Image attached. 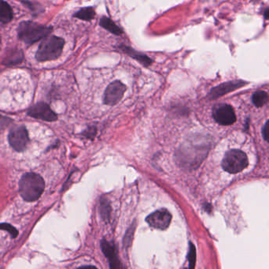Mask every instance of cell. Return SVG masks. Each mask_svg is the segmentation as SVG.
<instances>
[{
  "instance_id": "cell-1",
  "label": "cell",
  "mask_w": 269,
  "mask_h": 269,
  "mask_svg": "<svg viewBox=\"0 0 269 269\" xmlns=\"http://www.w3.org/2000/svg\"><path fill=\"white\" fill-rule=\"evenodd\" d=\"M44 187L43 178L33 172L26 174L19 181V192L26 202H36L44 193Z\"/></svg>"
},
{
  "instance_id": "cell-2",
  "label": "cell",
  "mask_w": 269,
  "mask_h": 269,
  "mask_svg": "<svg viewBox=\"0 0 269 269\" xmlns=\"http://www.w3.org/2000/svg\"><path fill=\"white\" fill-rule=\"evenodd\" d=\"M53 28L51 26H43L32 21L21 22L18 28L19 40L28 45H32L39 40L49 36Z\"/></svg>"
},
{
  "instance_id": "cell-3",
  "label": "cell",
  "mask_w": 269,
  "mask_h": 269,
  "mask_svg": "<svg viewBox=\"0 0 269 269\" xmlns=\"http://www.w3.org/2000/svg\"><path fill=\"white\" fill-rule=\"evenodd\" d=\"M65 46L63 38L57 36H48L40 43L36 53L38 62L52 61L59 58Z\"/></svg>"
},
{
  "instance_id": "cell-4",
  "label": "cell",
  "mask_w": 269,
  "mask_h": 269,
  "mask_svg": "<svg viewBox=\"0 0 269 269\" xmlns=\"http://www.w3.org/2000/svg\"><path fill=\"white\" fill-rule=\"evenodd\" d=\"M249 161L245 152L239 149H232L227 151L222 161L224 171L231 174L241 172L247 168Z\"/></svg>"
},
{
  "instance_id": "cell-5",
  "label": "cell",
  "mask_w": 269,
  "mask_h": 269,
  "mask_svg": "<svg viewBox=\"0 0 269 269\" xmlns=\"http://www.w3.org/2000/svg\"><path fill=\"white\" fill-rule=\"evenodd\" d=\"M10 146L18 151H24L29 142L28 131L24 126H16L10 130L8 135Z\"/></svg>"
},
{
  "instance_id": "cell-6",
  "label": "cell",
  "mask_w": 269,
  "mask_h": 269,
  "mask_svg": "<svg viewBox=\"0 0 269 269\" xmlns=\"http://www.w3.org/2000/svg\"><path fill=\"white\" fill-rule=\"evenodd\" d=\"M127 87L121 81H114L107 86L103 96V102L107 105L113 106L121 101Z\"/></svg>"
},
{
  "instance_id": "cell-7",
  "label": "cell",
  "mask_w": 269,
  "mask_h": 269,
  "mask_svg": "<svg viewBox=\"0 0 269 269\" xmlns=\"http://www.w3.org/2000/svg\"><path fill=\"white\" fill-rule=\"evenodd\" d=\"M213 116L218 123L229 126L235 123L236 116L232 106L228 104H218L213 110Z\"/></svg>"
},
{
  "instance_id": "cell-8",
  "label": "cell",
  "mask_w": 269,
  "mask_h": 269,
  "mask_svg": "<svg viewBox=\"0 0 269 269\" xmlns=\"http://www.w3.org/2000/svg\"><path fill=\"white\" fill-rule=\"evenodd\" d=\"M249 84V82H245L242 80L231 81V82H224L219 86L214 87L210 90V93L208 95V98L210 100H216L217 98L220 97L233 92L239 89L242 88L244 86Z\"/></svg>"
},
{
  "instance_id": "cell-9",
  "label": "cell",
  "mask_w": 269,
  "mask_h": 269,
  "mask_svg": "<svg viewBox=\"0 0 269 269\" xmlns=\"http://www.w3.org/2000/svg\"><path fill=\"white\" fill-rule=\"evenodd\" d=\"M147 223L151 227L156 229L165 230L170 225L172 215L166 209H160L153 212L147 216Z\"/></svg>"
},
{
  "instance_id": "cell-10",
  "label": "cell",
  "mask_w": 269,
  "mask_h": 269,
  "mask_svg": "<svg viewBox=\"0 0 269 269\" xmlns=\"http://www.w3.org/2000/svg\"><path fill=\"white\" fill-rule=\"evenodd\" d=\"M28 116H32L33 118L44 120L48 122H53L57 120V116L52 111L50 106L44 102H40L28 110Z\"/></svg>"
},
{
  "instance_id": "cell-11",
  "label": "cell",
  "mask_w": 269,
  "mask_h": 269,
  "mask_svg": "<svg viewBox=\"0 0 269 269\" xmlns=\"http://www.w3.org/2000/svg\"><path fill=\"white\" fill-rule=\"evenodd\" d=\"M118 48L121 52L126 54L127 56H129L131 58L136 60L137 62H139V63L142 64L145 67H149L154 62V61L149 56H147V55H145L144 53H142V52H138V51L135 50L134 48H131L130 46L121 44L119 45Z\"/></svg>"
},
{
  "instance_id": "cell-12",
  "label": "cell",
  "mask_w": 269,
  "mask_h": 269,
  "mask_svg": "<svg viewBox=\"0 0 269 269\" xmlns=\"http://www.w3.org/2000/svg\"><path fill=\"white\" fill-rule=\"evenodd\" d=\"M102 249L103 253H105L107 258L109 259L110 262L111 268H119V261L117 260V254H116V249L114 245L109 243L108 241H102Z\"/></svg>"
},
{
  "instance_id": "cell-13",
  "label": "cell",
  "mask_w": 269,
  "mask_h": 269,
  "mask_svg": "<svg viewBox=\"0 0 269 269\" xmlns=\"http://www.w3.org/2000/svg\"><path fill=\"white\" fill-rule=\"evenodd\" d=\"M24 53L21 49H12L7 53L4 60L2 61V64L6 66L17 65L21 63L24 60Z\"/></svg>"
},
{
  "instance_id": "cell-14",
  "label": "cell",
  "mask_w": 269,
  "mask_h": 269,
  "mask_svg": "<svg viewBox=\"0 0 269 269\" xmlns=\"http://www.w3.org/2000/svg\"><path fill=\"white\" fill-rule=\"evenodd\" d=\"M99 26L116 36H121L124 33L122 29L120 28L112 19L107 17H102L100 18Z\"/></svg>"
},
{
  "instance_id": "cell-15",
  "label": "cell",
  "mask_w": 269,
  "mask_h": 269,
  "mask_svg": "<svg viewBox=\"0 0 269 269\" xmlns=\"http://www.w3.org/2000/svg\"><path fill=\"white\" fill-rule=\"evenodd\" d=\"M13 19V10L11 6L4 1L0 0V22L7 24Z\"/></svg>"
},
{
  "instance_id": "cell-16",
  "label": "cell",
  "mask_w": 269,
  "mask_h": 269,
  "mask_svg": "<svg viewBox=\"0 0 269 269\" xmlns=\"http://www.w3.org/2000/svg\"><path fill=\"white\" fill-rule=\"evenodd\" d=\"M74 17L82 21L90 22V21L94 19V18L95 17V10L92 6L83 7V8H81V10L77 11L74 14Z\"/></svg>"
},
{
  "instance_id": "cell-17",
  "label": "cell",
  "mask_w": 269,
  "mask_h": 269,
  "mask_svg": "<svg viewBox=\"0 0 269 269\" xmlns=\"http://www.w3.org/2000/svg\"><path fill=\"white\" fill-rule=\"evenodd\" d=\"M269 101V94L265 91H257L252 96V102L257 108H261Z\"/></svg>"
},
{
  "instance_id": "cell-18",
  "label": "cell",
  "mask_w": 269,
  "mask_h": 269,
  "mask_svg": "<svg viewBox=\"0 0 269 269\" xmlns=\"http://www.w3.org/2000/svg\"><path fill=\"white\" fill-rule=\"evenodd\" d=\"M188 260H189V267L193 269L195 265L196 261V249L194 245L190 243V249H189V254H188Z\"/></svg>"
},
{
  "instance_id": "cell-19",
  "label": "cell",
  "mask_w": 269,
  "mask_h": 269,
  "mask_svg": "<svg viewBox=\"0 0 269 269\" xmlns=\"http://www.w3.org/2000/svg\"><path fill=\"white\" fill-rule=\"evenodd\" d=\"M0 229L5 230L6 232H8L12 237L15 238L18 236V231L14 227L10 224H7V223L0 224Z\"/></svg>"
},
{
  "instance_id": "cell-20",
  "label": "cell",
  "mask_w": 269,
  "mask_h": 269,
  "mask_svg": "<svg viewBox=\"0 0 269 269\" xmlns=\"http://www.w3.org/2000/svg\"><path fill=\"white\" fill-rule=\"evenodd\" d=\"M12 122L13 120H10L8 117H5V116L0 115V131H2L4 129H6Z\"/></svg>"
},
{
  "instance_id": "cell-21",
  "label": "cell",
  "mask_w": 269,
  "mask_h": 269,
  "mask_svg": "<svg viewBox=\"0 0 269 269\" xmlns=\"http://www.w3.org/2000/svg\"><path fill=\"white\" fill-rule=\"evenodd\" d=\"M101 208H102V214H103V216L104 217H108L109 216V205L108 202H106L105 200L104 201H102V204H101Z\"/></svg>"
},
{
  "instance_id": "cell-22",
  "label": "cell",
  "mask_w": 269,
  "mask_h": 269,
  "mask_svg": "<svg viewBox=\"0 0 269 269\" xmlns=\"http://www.w3.org/2000/svg\"><path fill=\"white\" fill-rule=\"evenodd\" d=\"M262 134H263L264 139L269 143V120L264 126Z\"/></svg>"
},
{
  "instance_id": "cell-23",
  "label": "cell",
  "mask_w": 269,
  "mask_h": 269,
  "mask_svg": "<svg viewBox=\"0 0 269 269\" xmlns=\"http://www.w3.org/2000/svg\"><path fill=\"white\" fill-rule=\"evenodd\" d=\"M264 17H265V19L269 20V8L266 9L264 12Z\"/></svg>"
},
{
  "instance_id": "cell-24",
  "label": "cell",
  "mask_w": 269,
  "mask_h": 269,
  "mask_svg": "<svg viewBox=\"0 0 269 269\" xmlns=\"http://www.w3.org/2000/svg\"><path fill=\"white\" fill-rule=\"evenodd\" d=\"M251 2H259V0H251Z\"/></svg>"
}]
</instances>
